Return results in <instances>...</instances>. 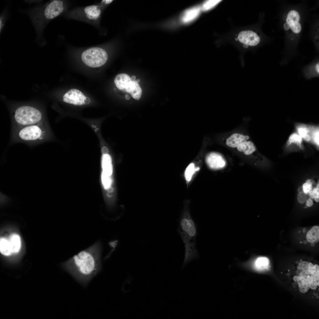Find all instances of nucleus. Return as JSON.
Wrapping results in <instances>:
<instances>
[{
  "instance_id": "7c9ffc66",
  "label": "nucleus",
  "mask_w": 319,
  "mask_h": 319,
  "mask_svg": "<svg viewBox=\"0 0 319 319\" xmlns=\"http://www.w3.org/2000/svg\"><path fill=\"white\" fill-rule=\"evenodd\" d=\"M290 26L293 32L295 33H299L301 30V25L299 22L292 24Z\"/></svg>"
},
{
  "instance_id": "f257e3e1",
  "label": "nucleus",
  "mask_w": 319,
  "mask_h": 319,
  "mask_svg": "<svg viewBox=\"0 0 319 319\" xmlns=\"http://www.w3.org/2000/svg\"><path fill=\"white\" fill-rule=\"evenodd\" d=\"M101 244L97 242L66 262L64 268L80 284L86 286L101 269Z\"/></svg>"
},
{
  "instance_id": "a211bd4d",
  "label": "nucleus",
  "mask_w": 319,
  "mask_h": 319,
  "mask_svg": "<svg viewBox=\"0 0 319 319\" xmlns=\"http://www.w3.org/2000/svg\"><path fill=\"white\" fill-rule=\"evenodd\" d=\"M303 75L306 79H311L314 77H319V63L317 62L314 66L308 67L305 69L302 72Z\"/></svg>"
},
{
  "instance_id": "0eeeda50",
  "label": "nucleus",
  "mask_w": 319,
  "mask_h": 319,
  "mask_svg": "<svg viewBox=\"0 0 319 319\" xmlns=\"http://www.w3.org/2000/svg\"><path fill=\"white\" fill-rule=\"evenodd\" d=\"M102 9L97 4L76 8L64 13L67 18L81 21L92 25L98 23Z\"/></svg>"
},
{
  "instance_id": "58836bf2",
  "label": "nucleus",
  "mask_w": 319,
  "mask_h": 319,
  "mask_svg": "<svg viewBox=\"0 0 319 319\" xmlns=\"http://www.w3.org/2000/svg\"><path fill=\"white\" fill-rule=\"evenodd\" d=\"M298 191L299 193H304L302 186H300L299 187L298 189Z\"/></svg>"
},
{
  "instance_id": "2eb2a0df",
  "label": "nucleus",
  "mask_w": 319,
  "mask_h": 319,
  "mask_svg": "<svg viewBox=\"0 0 319 319\" xmlns=\"http://www.w3.org/2000/svg\"><path fill=\"white\" fill-rule=\"evenodd\" d=\"M125 91L130 93L133 98L137 100L140 99L142 93L141 89L136 80L129 82Z\"/></svg>"
},
{
  "instance_id": "393cba45",
  "label": "nucleus",
  "mask_w": 319,
  "mask_h": 319,
  "mask_svg": "<svg viewBox=\"0 0 319 319\" xmlns=\"http://www.w3.org/2000/svg\"><path fill=\"white\" fill-rule=\"evenodd\" d=\"M297 131L298 134L302 139L307 141H310L312 137L309 129L307 128L304 126H300L297 127Z\"/></svg>"
},
{
  "instance_id": "4468645a",
  "label": "nucleus",
  "mask_w": 319,
  "mask_h": 319,
  "mask_svg": "<svg viewBox=\"0 0 319 319\" xmlns=\"http://www.w3.org/2000/svg\"><path fill=\"white\" fill-rule=\"evenodd\" d=\"M249 139L247 135H244L239 133L232 134L228 138L226 141L227 145L232 148L236 147L242 142Z\"/></svg>"
},
{
  "instance_id": "39448f33",
  "label": "nucleus",
  "mask_w": 319,
  "mask_h": 319,
  "mask_svg": "<svg viewBox=\"0 0 319 319\" xmlns=\"http://www.w3.org/2000/svg\"><path fill=\"white\" fill-rule=\"evenodd\" d=\"M52 135L47 121L12 129L10 144L22 143L30 146L49 141Z\"/></svg>"
},
{
  "instance_id": "ddd939ff",
  "label": "nucleus",
  "mask_w": 319,
  "mask_h": 319,
  "mask_svg": "<svg viewBox=\"0 0 319 319\" xmlns=\"http://www.w3.org/2000/svg\"><path fill=\"white\" fill-rule=\"evenodd\" d=\"M201 8L199 6H194L187 9L181 15V22L184 24L191 22L198 17Z\"/></svg>"
},
{
  "instance_id": "72a5a7b5",
  "label": "nucleus",
  "mask_w": 319,
  "mask_h": 319,
  "mask_svg": "<svg viewBox=\"0 0 319 319\" xmlns=\"http://www.w3.org/2000/svg\"><path fill=\"white\" fill-rule=\"evenodd\" d=\"M113 1L112 0H103L98 4L102 10L106 6L111 3Z\"/></svg>"
},
{
  "instance_id": "6e6552de",
  "label": "nucleus",
  "mask_w": 319,
  "mask_h": 319,
  "mask_svg": "<svg viewBox=\"0 0 319 319\" xmlns=\"http://www.w3.org/2000/svg\"><path fill=\"white\" fill-rule=\"evenodd\" d=\"M108 58L106 51L99 47H93L84 50L81 55L82 61L91 67H98L104 65Z\"/></svg>"
},
{
  "instance_id": "b1692460",
  "label": "nucleus",
  "mask_w": 319,
  "mask_h": 319,
  "mask_svg": "<svg viewBox=\"0 0 319 319\" xmlns=\"http://www.w3.org/2000/svg\"><path fill=\"white\" fill-rule=\"evenodd\" d=\"M269 264L268 259L266 257H260L257 259L255 263V268L258 270H263L267 269Z\"/></svg>"
},
{
  "instance_id": "412c9836",
  "label": "nucleus",
  "mask_w": 319,
  "mask_h": 319,
  "mask_svg": "<svg viewBox=\"0 0 319 319\" xmlns=\"http://www.w3.org/2000/svg\"><path fill=\"white\" fill-rule=\"evenodd\" d=\"M9 240L12 253L18 252L21 247V241L19 236L15 234H12L10 236Z\"/></svg>"
},
{
  "instance_id": "1a4fd4ad",
  "label": "nucleus",
  "mask_w": 319,
  "mask_h": 319,
  "mask_svg": "<svg viewBox=\"0 0 319 319\" xmlns=\"http://www.w3.org/2000/svg\"><path fill=\"white\" fill-rule=\"evenodd\" d=\"M63 100L64 102L69 104L81 105L89 103V99L80 91L72 89L69 90L63 95Z\"/></svg>"
},
{
  "instance_id": "5701e85b",
  "label": "nucleus",
  "mask_w": 319,
  "mask_h": 319,
  "mask_svg": "<svg viewBox=\"0 0 319 319\" xmlns=\"http://www.w3.org/2000/svg\"><path fill=\"white\" fill-rule=\"evenodd\" d=\"M302 138L298 133H294L291 134L289 137L287 141L288 145L295 144L299 147L300 149H303L302 147Z\"/></svg>"
},
{
  "instance_id": "423d86ee",
  "label": "nucleus",
  "mask_w": 319,
  "mask_h": 319,
  "mask_svg": "<svg viewBox=\"0 0 319 319\" xmlns=\"http://www.w3.org/2000/svg\"><path fill=\"white\" fill-rule=\"evenodd\" d=\"M42 111L29 105H22L15 109L12 120V129L46 121Z\"/></svg>"
},
{
  "instance_id": "c85d7f7f",
  "label": "nucleus",
  "mask_w": 319,
  "mask_h": 319,
  "mask_svg": "<svg viewBox=\"0 0 319 319\" xmlns=\"http://www.w3.org/2000/svg\"><path fill=\"white\" fill-rule=\"evenodd\" d=\"M8 11L5 9L1 13L0 17V31L1 33L3 30L5 22L7 18Z\"/></svg>"
},
{
  "instance_id": "4c0bfd02",
  "label": "nucleus",
  "mask_w": 319,
  "mask_h": 319,
  "mask_svg": "<svg viewBox=\"0 0 319 319\" xmlns=\"http://www.w3.org/2000/svg\"><path fill=\"white\" fill-rule=\"evenodd\" d=\"M284 27L285 30H288L290 28L289 24L287 22L284 24Z\"/></svg>"
},
{
  "instance_id": "dca6fc26",
  "label": "nucleus",
  "mask_w": 319,
  "mask_h": 319,
  "mask_svg": "<svg viewBox=\"0 0 319 319\" xmlns=\"http://www.w3.org/2000/svg\"><path fill=\"white\" fill-rule=\"evenodd\" d=\"M131 81V78L128 75L121 73L116 76L114 79V83L119 89L125 90L128 83Z\"/></svg>"
},
{
  "instance_id": "f8f14e48",
  "label": "nucleus",
  "mask_w": 319,
  "mask_h": 319,
  "mask_svg": "<svg viewBox=\"0 0 319 319\" xmlns=\"http://www.w3.org/2000/svg\"><path fill=\"white\" fill-rule=\"evenodd\" d=\"M237 149L244 156L249 158H254V154L257 152L254 144L250 141H245L240 144L237 147Z\"/></svg>"
},
{
  "instance_id": "f03ea898",
  "label": "nucleus",
  "mask_w": 319,
  "mask_h": 319,
  "mask_svg": "<svg viewBox=\"0 0 319 319\" xmlns=\"http://www.w3.org/2000/svg\"><path fill=\"white\" fill-rule=\"evenodd\" d=\"M286 273L292 287L304 294L318 292L319 266L307 260L297 261Z\"/></svg>"
},
{
  "instance_id": "20e7f679",
  "label": "nucleus",
  "mask_w": 319,
  "mask_h": 319,
  "mask_svg": "<svg viewBox=\"0 0 319 319\" xmlns=\"http://www.w3.org/2000/svg\"><path fill=\"white\" fill-rule=\"evenodd\" d=\"M190 202L185 203L181 214L177 231L184 244L185 257L182 268L188 263L199 257L196 248V238L197 235V226L193 220L189 210Z\"/></svg>"
},
{
  "instance_id": "f704fd0d",
  "label": "nucleus",
  "mask_w": 319,
  "mask_h": 319,
  "mask_svg": "<svg viewBox=\"0 0 319 319\" xmlns=\"http://www.w3.org/2000/svg\"><path fill=\"white\" fill-rule=\"evenodd\" d=\"M314 141L315 144L318 146H319V130L316 131L313 134V136Z\"/></svg>"
},
{
  "instance_id": "9b49d317",
  "label": "nucleus",
  "mask_w": 319,
  "mask_h": 319,
  "mask_svg": "<svg viewBox=\"0 0 319 319\" xmlns=\"http://www.w3.org/2000/svg\"><path fill=\"white\" fill-rule=\"evenodd\" d=\"M237 38L241 43L251 46L257 45L260 41V38L257 34L251 30L240 32L238 35Z\"/></svg>"
},
{
  "instance_id": "6ab92c4d",
  "label": "nucleus",
  "mask_w": 319,
  "mask_h": 319,
  "mask_svg": "<svg viewBox=\"0 0 319 319\" xmlns=\"http://www.w3.org/2000/svg\"><path fill=\"white\" fill-rule=\"evenodd\" d=\"M306 238L307 241L311 243V245L313 246L315 245V242L319 241V227L318 226H314L307 232Z\"/></svg>"
},
{
  "instance_id": "7ed1b4c3",
  "label": "nucleus",
  "mask_w": 319,
  "mask_h": 319,
  "mask_svg": "<svg viewBox=\"0 0 319 319\" xmlns=\"http://www.w3.org/2000/svg\"><path fill=\"white\" fill-rule=\"evenodd\" d=\"M68 6L66 1L53 0L26 11L35 29L36 40L41 46L46 43L43 36L45 28L51 20L66 12Z\"/></svg>"
},
{
  "instance_id": "ea45409f",
  "label": "nucleus",
  "mask_w": 319,
  "mask_h": 319,
  "mask_svg": "<svg viewBox=\"0 0 319 319\" xmlns=\"http://www.w3.org/2000/svg\"><path fill=\"white\" fill-rule=\"evenodd\" d=\"M135 78H136L135 76H132V77L131 78V79L132 81H134L135 80Z\"/></svg>"
},
{
  "instance_id": "473e14b6",
  "label": "nucleus",
  "mask_w": 319,
  "mask_h": 319,
  "mask_svg": "<svg viewBox=\"0 0 319 319\" xmlns=\"http://www.w3.org/2000/svg\"><path fill=\"white\" fill-rule=\"evenodd\" d=\"M297 198L300 203L303 204L306 202L307 199V195L304 193H299L297 195Z\"/></svg>"
},
{
  "instance_id": "e433bc0d",
  "label": "nucleus",
  "mask_w": 319,
  "mask_h": 319,
  "mask_svg": "<svg viewBox=\"0 0 319 319\" xmlns=\"http://www.w3.org/2000/svg\"><path fill=\"white\" fill-rule=\"evenodd\" d=\"M101 152L103 154H108L109 153L108 149L106 147H103L101 148Z\"/></svg>"
},
{
  "instance_id": "c756f323",
  "label": "nucleus",
  "mask_w": 319,
  "mask_h": 319,
  "mask_svg": "<svg viewBox=\"0 0 319 319\" xmlns=\"http://www.w3.org/2000/svg\"><path fill=\"white\" fill-rule=\"evenodd\" d=\"M313 184V183L310 180H306V182L303 184L302 186L304 193L307 195L308 194L309 192L312 190Z\"/></svg>"
},
{
  "instance_id": "9d476101",
  "label": "nucleus",
  "mask_w": 319,
  "mask_h": 319,
  "mask_svg": "<svg viewBox=\"0 0 319 319\" xmlns=\"http://www.w3.org/2000/svg\"><path fill=\"white\" fill-rule=\"evenodd\" d=\"M205 161L209 168L215 170L223 169L227 165L225 158L221 154L217 152L208 154L206 157Z\"/></svg>"
},
{
  "instance_id": "a878e982",
  "label": "nucleus",
  "mask_w": 319,
  "mask_h": 319,
  "mask_svg": "<svg viewBox=\"0 0 319 319\" xmlns=\"http://www.w3.org/2000/svg\"><path fill=\"white\" fill-rule=\"evenodd\" d=\"M300 16L298 13L295 10H291L288 14L287 22L289 25L299 22Z\"/></svg>"
},
{
  "instance_id": "f3484780",
  "label": "nucleus",
  "mask_w": 319,
  "mask_h": 319,
  "mask_svg": "<svg viewBox=\"0 0 319 319\" xmlns=\"http://www.w3.org/2000/svg\"><path fill=\"white\" fill-rule=\"evenodd\" d=\"M200 167L196 166L193 163H190L185 169L184 173L185 180L189 183L191 182L196 172H198Z\"/></svg>"
},
{
  "instance_id": "aec40b11",
  "label": "nucleus",
  "mask_w": 319,
  "mask_h": 319,
  "mask_svg": "<svg viewBox=\"0 0 319 319\" xmlns=\"http://www.w3.org/2000/svg\"><path fill=\"white\" fill-rule=\"evenodd\" d=\"M112 161L110 155L108 154L102 155V171L109 176L111 175L113 172Z\"/></svg>"
},
{
  "instance_id": "4be33fe9",
  "label": "nucleus",
  "mask_w": 319,
  "mask_h": 319,
  "mask_svg": "<svg viewBox=\"0 0 319 319\" xmlns=\"http://www.w3.org/2000/svg\"><path fill=\"white\" fill-rule=\"evenodd\" d=\"M0 250L1 253L5 256L9 255L12 253L8 240L4 238H0Z\"/></svg>"
},
{
  "instance_id": "bb28decb",
  "label": "nucleus",
  "mask_w": 319,
  "mask_h": 319,
  "mask_svg": "<svg viewBox=\"0 0 319 319\" xmlns=\"http://www.w3.org/2000/svg\"><path fill=\"white\" fill-rule=\"evenodd\" d=\"M221 1V0H220L207 1L203 4L202 7V9L204 11L209 10L214 7Z\"/></svg>"
},
{
  "instance_id": "a19ab883",
  "label": "nucleus",
  "mask_w": 319,
  "mask_h": 319,
  "mask_svg": "<svg viewBox=\"0 0 319 319\" xmlns=\"http://www.w3.org/2000/svg\"><path fill=\"white\" fill-rule=\"evenodd\" d=\"M314 199L316 202H319V198H315Z\"/></svg>"
},
{
  "instance_id": "c9c22d12",
  "label": "nucleus",
  "mask_w": 319,
  "mask_h": 319,
  "mask_svg": "<svg viewBox=\"0 0 319 319\" xmlns=\"http://www.w3.org/2000/svg\"><path fill=\"white\" fill-rule=\"evenodd\" d=\"M306 202V205L307 207H311L313 205V201L311 198L307 199Z\"/></svg>"
},
{
  "instance_id": "2f4dec72",
  "label": "nucleus",
  "mask_w": 319,
  "mask_h": 319,
  "mask_svg": "<svg viewBox=\"0 0 319 319\" xmlns=\"http://www.w3.org/2000/svg\"><path fill=\"white\" fill-rule=\"evenodd\" d=\"M308 194L311 198H319V188L317 187L314 188Z\"/></svg>"
},
{
  "instance_id": "cd10ccee",
  "label": "nucleus",
  "mask_w": 319,
  "mask_h": 319,
  "mask_svg": "<svg viewBox=\"0 0 319 319\" xmlns=\"http://www.w3.org/2000/svg\"><path fill=\"white\" fill-rule=\"evenodd\" d=\"M110 176L104 172H102L101 175L102 180L104 187L106 189L108 188L111 184V181Z\"/></svg>"
}]
</instances>
